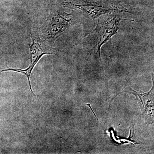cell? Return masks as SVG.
Segmentation results:
<instances>
[{"label":"cell","mask_w":154,"mask_h":154,"mask_svg":"<svg viewBox=\"0 0 154 154\" xmlns=\"http://www.w3.org/2000/svg\"><path fill=\"white\" fill-rule=\"evenodd\" d=\"M30 36L32 38V43L29 45L30 48V64L28 68L25 69H19L10 68L7 66L8 69L3 70L1 72L5 71H14L25 75L28 78L30 90L32 94L35 96L32 91L30 84V78L31 76V73L34 67L43 55L45 54H51L52 53L51 52L45 51V47L42 46V42L39 38L36 36H33L32 33H30Z\"/></svg>","instance_id":"277c9868"},{"label":"cell","mask_w":154,"mask_h":154,"mask_svg":"<svg viewBox=\"0 0 154 154\" xmlns=\"http://www.w3.org/2000/svg\"><path fill=\"white\" fill-rule=\"evenodd\" d=\"M71 14L58 9L51 12L48 19L42 28L44 29L45 38L54 43L70 26L72 22Z\"/></svg>","instance_id":"7a4b0ae2"},{"label":"cell","mask_w":154,"mask_h":154,"mask_svg":"<svg viewBox=\"0 0 154 154\" xmlns=\"http://www.w3.org/2000/svg\"><path fill=\"white\" fill-rule=\"evenodd\" d=\"M60 4L65 8L82 11L91 17L95 24V20L102 15L112 12L131 13L127 6L114 1L90 2L85 0H60Z\"/></svg>","instance_id":"6da1fadb"},{"label":"cell","mask_w":154,"mask_h":154,"mask_svg":"<svg viewBox=\"0 0 154 154\" xmlns=\"http://www.w3.org/2000/svg\"><path fill=\"white\" fill-rule=\"evenodd\" d=\"M121 12H115L108 20L98 25L96 32V45L97 52L100 57V51L102 45L105 44L111 37L117 34L119 29L120 22L122 19Z\"/></svg>","instance_id":"3957f363"},{"label":"cell","mask_w":154,"mask_h":154,"mask_svg":"<svg viewBox=\"0 0 154 154\" xmlns=\"http://www.w3.org/2000/svg\"><path fill=\"white\" fill-rule=\"evenodd\" d=\"M132 94L139 97L140 100V105L141 107L143 117L146 118V120L152 121L154 114L149 109L153 108V97L152 94H145L142 91L137 93L135 91Z\"/></svg>","instance_id":"5b68a950"}]
</instances>
